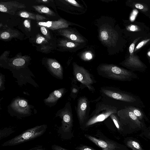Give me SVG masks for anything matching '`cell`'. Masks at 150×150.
Instances as JSON below:
<instances>
[{"mask_svg":"<svg viewBox=\"0 0 150 150\" xmlns=\"http://www.w3.org/2000/svg\"><path fill=\"white\" fill-rule=\"evenodd\" d=\"M117 115L123 129V134H134L142 131L147 127L145 122L139 120L133 112L126 107L118 110Z\"/></svg>","mask_w":150,"mask_h":150,"instance_id":"6da1fadb","label":"cell"},{"mask_svg":"<svg viewBox=\"0 0 150 150\" xmlns=\"http://www.w3.org/2000/svg\"><path fill=\"white\" fill-rule=\"evenodd\" d=\"M98 74L104 78L121 81H131L139 79L132 71L112 64H103L97 69Z\"/></svg>","mask_w":150,"mask_h":150,"instance_id":"7a4b0ae2","label":"cell"},{"mask_svg":"<svg viewBox=\"0 0 150 150\" xmlns=\"http://www.w3.org/2000/svg\"><path fill=\"white\" fill-rule=\"evenodd\" d=\"M100 91L107 97L123 103L125 107L134 106L140 108L145 107L141 98L131 93L109 87H102Z\"/></svg>","mask_w":150,"mask_h":150,"instance_id":"3957f363","label":"cell"},{"mask_svg":"<svg viewBox=\"0 0 150 150\" xmlns=\"http://www.w3.org/2000/svg\"><path fill=\"white\" fill-rule=\"evenodd\" d=\"M117 111L116 107L104 103L98 104L95 109L88 119L83 129L97 123L103 121L112 114H117Z\"/></svg>","mask_w":150,"mask_h":150,"instance_id":"277c9868","label":"cell"},{"mask_svg":"<svg viewBox=\"0 0 150 150\" xmlns=\"http://www.w3.org/2000/svg\"><path fill=\"white\" fill-rule=\"evenodd\" d=\"M47 127L43 125L38 126L24 131L18 136L6 142L3 146H13L31 140L42 135Z\"/></svg>","mask_w":150,"mask_h":150,"instance_id":"5b68a950","label":"cell"},{"mask_svg":"<svg viewBox=\"0 0 150 150\" xmlns=\"http://www.w3.org/2000/svg\"><path fill=\"white\" fill-rule=\"evenodd\" d=\"M73 70V75L77 81L86 87L89 90L92 91H95L93 85L96 83V81L87 70L74 62Z\"/></svg>","mask_w":150,"mask_h":150,"instance_id":"8992f818","label":"cell"},{"mask_svg":"<svg viewBox=\"0 0 150 150\" xmlns=\"http://www.w3.org/2000/svg\"><path fill=\"white\" fill-rule=\"evenodd\" d=\"M84 136L103 150H129L125 145L113 140L98 138L86 134Z\"/></svg>","mask_w":150,"mask_h":150,"instance_id":"52a82bcc","label":"cell"},{"mask_svg":"<svg viewBox=\"0 0 150 150\" xmlns=\"http://www.w3.org/2000/svg\"><path fill=\"white\" fill-rule=\"evenodd\" d=\"M62 119V128L65 132H69L73 126V117L71 104L68 102L65 107L58 112Z\"/></svg>","mask_w":150,"mask_h":150,"instance_id":"ba28073f","label":"cell"},{"mask_svg":"<svg viewBox=\"0 0 150 150\" xmlns=\"http://www.w3.org/2000/svg\"><path fill=\"white\" fill-rule=\"evenodd\" d=\"M89 101L85 96L80 97L77 100L76 111L81 128L83 129L87 120V112L89 109Z\"/></svg>","mask_w":150,"mask_h":150,"instance_id":"9c48e42d","label":"cell"},{"mask_svg":"<svg viewBox=\"0 0 150 150\" xmlns=\"http://www.w3.org/2000/svg\"><path fill=\"white\" fill-rule=\"evenodd\" d=\"M99 35L101 41L109 46L114 45L117 38V35L114 30L106 26L100 29Z\"/></svg>","mask_w":150,"mask_h":150,"instance_id":"30bf717a","label":"cell"},{"mask_svg":"<svg viewBox=\"0 0 150 150\" xmlns=\"http://www.w3.org/2000/svg\"><path fill=\"white\" fill-rule=\"evenodd\" d=\"M121 64L132 71L143 72L146 68V66L136 57L130 56Z\"/></svg>","mask_w":150,"mask_h":150,"instance_id":"8fae6325","label":"cell"},{"mask_svg":"<svg viewBox=\"0 0 150 150\" xmlns=\"http://www.w3.org/2000/svg\"><path fill=\"white\" fill-rule=\"evenodd\" d=\"M24 7V5L16 1L2 2L0 4V11L13 14L17 9Z\"/></svg>","mask_w":150,"mask_h":150,"instance_id":"7c38bea8","label":"cell"},{"mask_svg":"<svg viewBox=\"0 0 150 150\" xmlns=\"http://www.w3.org/2000/svg\"><path fill=\"white\" fill-rule=\"evenodd\" d=\"M66 89L62 88L55 90L51 93L48 97L44 99L45 103L49 106H52L55 105L57 100L61 98L64 94Z\"/></svg>","mask_w":150,"mask_h":150,"instance_id":"4fadbf2b","label":"cell"},{"mask_svg":"<svg viewBox=\"0 0 150 150\" xmlns=\"http://www.w3.org/2000/svg\"><path fill=\"white\" fill-rule=\"evenodd\" d=\"M48 64L51 73L57 78L62 79L63 77V69L61 65L57 62L52 60L48 61Z\"/></svg>","mask_w":150,"mask_h":150,"instance_id":"5bb4252c","label":"cell"},{"mask_svg":"<svg viewBox=\"0 0 150 150\" xmlns=\"http://www.w3.org/2000/svg\"><path fill=\"white\" fill-rule=\"evenodd\" d=\"M14 102L12 104V108L16 112L21 114L28 113L29 106L26 100L18 99Z\"/></svg>","mask_w":150,"mask_h":150,"instance_id":"9a60e30c","label":"cell"},{"mask_svg":"<svg viewBox=\"0 0 150 150\" xmlns=\"http://www.w3.org/2000/svg\"><path fill=\"white\" fill-rule=\"evenodd\" d=\"M40 26L48 28L52 30L67 28L68 24L65 21L61 20L57 21H48L41 22L38 23Z\"/></svg>","mask_w":150,"mask_h":150,"instance_id":"2e32d148","label":"cell"},{"mask_svg":"<svg viewBox=\"0 0 150 150\" xmlns=\"http://www.w3.org/2000/svg\"><path fill=\"white\" fill-rule=\"evenodd\" d=\"M124 142L127 148L132 150H144L139 140L133 137L125 138Z\"/></svg>","mask_w":150,"mask_h":150,"instance_id":"e0dca14e","label":"cell"},{"mask_svg":"<svg viewBox=\"0 0 150 150\" xmlns=\"http://www.w3.org/2000/svg\"><path fill=\"white\" fill-rule=\"evenodd\" d=\"M62 33L63 35L73 42L79 43L84 42V39L81 36L73 31L65 29L62 30Z\"/></svg>","mask_w":150,"mask_h":150,"instance_id":"ac0fdd59","label":"cell"},{"mask_svg":"<svg viewBox=\"0 0 150 150\" xmlns=\"http://www.w3.org/2000/svg\"><path fill=\"white\" fill-rule=\"evenodd\" d=\"M126 107L131 110L139 120L141 122H145V121H146L149 123L150 122L148 118L140 108L134 106H129Z\"/></svg>","mask_w":150,"mask_h":150,"instance_id":"d6986e66","label":"cell"},{"mask_svg":"<svg viewBox=\"0 0 150 150\" xmlns=\"http://www.w3.org/2000/svg\"><path fill=\"white\" fill-rule=\"evenodd\" d=\"M110 117L112 120L119 132L123 134V129L117 115L116 114H113L111 115Z\"/></svg>","mask_w":150,"mask_h":150,"instance_id":"ffe728a7","label":"cell"},{"mask_svg":"<svg viewBox=\"0 0 150 150\" xmlns=\"http://www.w3.org/2000/svg\"><path fill=\"white\" fill-rule=\"evenodd\" d=\"M139 136L145 140H150V126L142 131Z\"/></svg>","mask_w":150,"mask_h":150,"instance_id":"44dd1931","label":"cell"},{"mask_svg":"<svg viewBox=\"0 0 150 150\" xmlns=\"http://www.w3.org/2000/svg\"><path fill=\"white\" fill-rule=\"evenodd\" d=\"M62 44L64 47L69 48H75L80 45L79 43L71 40L64 41L62 42Z\"/></svg>","mask_w":150,"mask_h":150,"instance_id":"7402d4cb","label":"cell"},{"mask_svg":"<svg viewBox=\"0 0 150 150\" xmlns=\"http://www.w3.org/2000/svg\"><path fill=\"white\" fill-rule=\"evenodd\" d=\"M25 60L22 58H17L13 62V64L16 66H20L23 65L25 63Z\"/></svg>","mask_w":150,"mask_h":150,"instance_id":"603a6c76","label":"cell"},{"mask_svg":"<svg viewBox=\"0 0 150 150\" xmlns=\"http://www.w3.org/2000/svg\"><path fill=\"white\" fill-rule=\"evenodd\" d=\"M76 150H97L93 148L83 145H81L75 148Z\"/></svg>","mask_w":150,"mask_h":150,"instance_id":"cb8c5ba5","label":"cell"},{"mask_svg":"<svg viewBox=\"0 0 150 150\" xmlns=\"http://www.w3.org/2000/svg\"><path fill=\"white\" fill-rule=\"evenodd\" d=\"M81 57L84 60H89L92 59V55L91 52H87L83 54Z\"/></svg>","mask_w":150,"mask_h":150,"instance_id":"d4e9b609","label":"cell"},{"mask_svg":"<svg viewBox=\"0 0 150 150\" xmlns=\"http://www.w3.org/2000/svg\"><path fill=\"white\" fill-rule=\"evenodd\" d=\"M37 11L39 12H41L42 13L46 14H51L52 11L50 9L47 7H43L42 8L40 7V9H37Z\"/></svg>","mask_w":150,"mask_h":150,"instance_id":"484cf974","label":"cell"},{"mask_svg":"<svg viewBox=\"0 0 150 150\" xmlns=\"http://www.w3.org/2000/svg\"><path fill=\"white\" fill-rule=\"evenodd\" d=\"M138 13V12L137 10H134L132 13L130 17V19L131 21H134Z\"/></svg>","mask_w":150,"mask_h":150,"instance_id":"4316f807","label":"cell"},{"mask_svg":"<svg viewBox=\"0 0 150 150\" xmlns=\"http://www.w3.org/2000/svg\"><path fill=\"white\" fill-rule=\"evenodd\" d=\"M149 39L144 40L142 41L140 43H139L135 49V51L141 47L143 45L147 43L149 41Z\"/></svg>","mask_w":150,"mask_h":150,"instance_id":"83f0119b","label":"cell"},{"mask_svg":"<svg viewBox=\"0 0 150 150\" xmlns=\"http://www.w3.org/2000/svg\"><path fill=\"white\" fill-rule=\"evenodd\" d=\"M65 1L73 6L78 7H81L79 4L74 0H66Z\"/></svg>","mask_w":150,"mask_h":150,"instance_id":"f1b7e54d","label":"cell"},{"mask_svg":"<svg viewBox=\"0 0 150 150\" xmlns=\"http://www.w3.org/2000/svg\"><path fill=\"white\" fill-rule=\"evenodd\" d=\"M10 34L8 32H4L1 35V37L3 39H7L9 38Z\"/></svg>","mask_w":150,"mask_h":150,"instance_id":"f546056e","label":"cell"},{"mask_svg":"<svg viewBox=\"0 0 150 150\" xmlns=\"http://www.w3.org/2000/svg\"><path fill=\"white\" fill-rule=\"evenodd\" d=\"M45 40V39L43 37L41 36L38 38L36 40V42L38 44H40Z\"/></svg>","mask_w":150,"mask_h":150,"instance_id":"4dcf8cb0","label":"cell"},{"mask_svg":"<svg viewBox=\"0 0 150 150\" xmlns=\"http://www.w3.org/2000/svg\"><path fill=\"white\" fill-rule=\"evenodd\" d=\"M53 150H67L60 146L54 145L52 146Z\"/></svg>","mask_w":150,"mask_h":150,"instance_id":"1f68e13d","label":"cell"},{"mask_svg":"<svg viewBox=\"0 0 150 150\" xmlns=\"http://www.w3.org/2000/svg\"><path fill=\"white\" fill-rule=\"evenodd\" d=\"M20 16L22 17L25 18H28L30 17L29 14L25 12H21L20 14Z\"/></svg>","mask_w":150,"mask_h":150,"instance_id":"d6a6232c","label":"cell"},{"mask_svg":"<svg viewBox=\"0 0 150 150\" xmlns=\"http://www.w3.org/2000/svg\"><path fill=\"white\" fill-rule=\"evenodd\" d=\"M40 30L42 33L43 35H46L47 34V31L45 27L42 26L40 28Z\"/></svg>","mask_w":150,"mask_h":150,"instance_id":"836d02e7","label":"cell"},{"mask_svg":"<svg viewBox=\"0 0 150 150\" xmlns=\"http://www.w3.org/2000/svg\"><path fill=\"white\" fill-rule=\"evenodd\" d=\"M134 43H133L131 44L129 46V52L131 54L132 53L134 52Z\"/></svg>","mask_w":150,"mask_h":150,"instance_id":"e575fe53","label":"cell"},{"mask_svg":"<svg viewBox=\"0 0 150 150\" xmlns=\"http://www.w3.org/2000/svg\"><path fill=\"white\" fill-rule=\"evenodd\" d=\"M24 24L25 27L27 28H30V24L29 21L27 20H25L24 22Z\"/></svg>","mask_w":150,"mask_h":150,"instance_id":"d590c367","label":"cell"},{"mask_svg":"<svg viewBox=\"0 0 150 150\" xmlns=\"http://www.w3.org/2000/svg\"><path fill=\"white\" fill-rule=\"evenodd\" d=\"M129 30L132 31H135L138 30V28L134 25H132L129 27Z\"/></svg>","mask_w":150,"mask_h":150,"instance_id":"8d00e7d4","label":"cell"},{"mask_svg":"<svg viewBox=\"0 0 150 150\" xmlns=\"http://www.w3.org/2000/svg\"><path fill=\"white\" fill-rule=\"evenodd\" d=\"M135 6L136 8L140 9H143L144 7L143 5L139 4H136L135 5Z\"/></svg>","mask_w":150,"mask_h":150,"instance_id":"74e56055","label":"cell"},{"mask_svg":"<svg viewBox=\"0 0 150 150\" xmlns=\"http://www.w3.org/2000/svg\"><path fill=\"white\" fill-rule=\"evenodd\" d=\"M43 1L44 2H46L48 1V0H42L41 1Z\"/></svg>","mask_w":150,"mask_h":150,"instance_id":"f35d334b","label":"cell"},{"mask_svg":"<svg viewBox=\"0 0 150 150\" xmlns=\"http://www.w3.org/2000/svg\"><path fill=\"white\" fill-rule=\"evenodd\" d=\"M149 115L150 116V112L149 113Z\"/></svg>","mask_w":150,"mask_h":150,"instance_id":"ab89813d","label":"cell"},{"mask_svg":"<svg viewBox=\"0 0 150 150\" xmlns=\"http://www.w3.org/2000/svg\"><path fill=\"white\" fill-rule=\"evenodd\" d=\"M149 149L150 150V146H149Z\"/></svg>","mask_w":150,"mask_h":150,"instance_id":"60d3db41","label":"cell"}]
</instances>
